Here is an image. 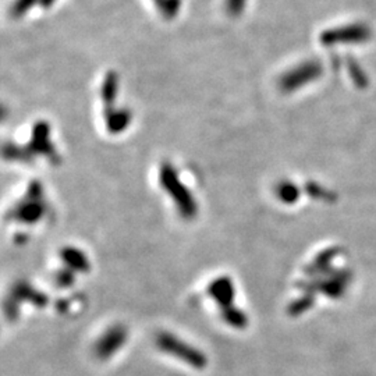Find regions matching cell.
<instances>
[{
    "label": "cell",
    "mask_w": 376,
    "mask_h": 376,
    "mask_svg": "<svg viewBox=\"0 0 376 376\" xmlns=\"http://www.w3.org/2000/svg\"><path fill=\"white\" fill-rule=\"evenodd\" d=\"M117 84H119V78L116 71H109L105 81H104V87H102V98L104 102L107 105V108L110 109L116 99V94H117Z\"/></svg>",
    "instance_id": "8992f818"
},
{
    "label": "cell",
    "mask_w": 376,
    "mask_h": 376,
    "mask_svg": "<svg viewBox=\"0 0 376 376\" xmlns=\"http://www.w3.org/2000/svg\"><path fill=\"white\" fill-rule=\"evenodd\" d=\"M318 73H320V66H318V64H315V63H307V64H304V66L297 67V68L293 70L291 73L286 74V75L281 78L280 84H281V87H283L284 90H287V91H289V90H294V88H297L298 85H301L304 81L314 78Z\"/></svg>",
    "instance_id": "5b68a950"
},
{
    "label": "cell",
    "mask_w": 376,
    "mask_h": 376,
    "mask_svg": "<svg viewBox=\"0 0 376 376\" xmlns=\"http://www.w3.org/2000/svg\"><path fill=\"white\" fill-rule=\"evenodd\" d=\"M247 0H226V10L231 17H238L245 8Z\"/></svg>",
    "instance_id": "9c48e42d"
},
{
    "label": "cell",
    "mask_w": 376,
    "mask_h": 376,
    "mask_svg": "<svg viewBox=\"0 0 376 376\" xmlns=\"http://www.w3.org/2000/svg\"><path fill=\"white\" fill-rule=\"evenodd\" d=\"M126 339H127V333L124 329L119 326L110 329L108 333H105L104 337L97 343L95 351L98 357L102 360L111 357L126 343Z\"/></svg>",
    "instance_id": "277c9868"
},
{
    "label": "cell",
    "mask_w": 376,
    "mask_h": 376,
    "mask_svg": "<svg viewBox=\"0 0 376 376\" xmlns=\"http://www.w3.org/2000/svg\"><path fill=\"white\" fill-rule=\"evenodd\" d=\"M181 3L183 0H161L157 7L162 14V17L167 21L173 20L177 17V14L180 13L181 8Z\"/></svg>",
    "instance_id": "52a82bcc"
},
{
    "label": "cell",
    "mask_w": 376,
    "mask_h": 376,
    "mask_svg": "<svg viewBox=\"0 0 376 376\" xmlns=\"http://www.w3.org/2000/svg\"><path fill=\"white\" fill-rule=\"evenodd\" d=\"M37 1H40V0H16L14 4H13V7H11V10H10V13H11V16H13L14 18H20V17H23L25 13H28L30 8H31Z\"/></svg>",
    "instance_id": "ba28073f"
},
{
    "label": "cell",
    "mask_w": 376,
    "mask_h": 376,
    "mask_svg": "<svg viewBox=\"0 0 376 376\" xmlns=\"http://www.w3.org/2000/svg\"><path fill=\"white\" fill-rule=\"evenodd\" d=\"M158 346L162 351L183 360L186 364L191 365L195 370H204L208 365V360L207 356L194 348L193 346L181 341L180 339L174 337L170 333H162L158 337Z\"/></svg>",
    "instance_id": "6da1fadb"
},
{
    "label": "cell",
    "mask_w": 376,
    "mask_h": 376,
    "mask_svg": "<svg viewBox=\"0 0 376 376\" xmlns=\"http://www.w3.org/2000/svg\"><path fill=\"white\" fill-rule=\"evenodd\" d=\"M370 37H371L370 28L364 25H350V27H341L325 31L321 35V41L325 45H332V44H344V42H360L368 40Z\"/></svg>",
    "instance_id": "7a4b0ae2"
},
{
    "label": "cell",
    "mask_w": 376,
    "mask_h": 376,
    "mask_svg": "<svg viewBox=\"0 0 376 376\" xmlns=\"http://www.w3.org/2000/svg\"><path fill=\"white\" fill-rule=\"evenodd\" d=\"M162 183L163 186L166 187V190H171L173 191V198L181 205L183 211L186 214H193L195 207H194V202L191 200V197L187 194L186 188L183 186H180L181 183H177L176 180V176H174V171L170 169V167H166L163 171H162Z\"/></svg>",
    "instance_id": "3957f363"
},
{
    "label": "cell",
    "mask_w": 376,
    "mask_h": 376,
    "mask_svg": "<svg viewBox=\"0 0 376 376\" xmlns=\"http://www.w3.org/2000/svg\"><path fill=\"white\" fill-rule=\"evenodd\" d=\"M56 0H40V4L44 7V8H49L54 6V3Z\"/></svg>",
    "instance_id": "30bf717a"
},
{
    "label": "cell",
    "mask_w": 376,
    "mask_h": 376,
    "mask_svg": "<svg viewBox=\"0 0 376 376\" xmlns=\"http://www.w3.org/2000/svg\"><path fill=\"white\" fill-rule=\"evenodd\" d=\"M154 1H155V4H158L161 0H154Z\"/></svg>",
    "instance_id": "8fae6325"
}]
</instances>
